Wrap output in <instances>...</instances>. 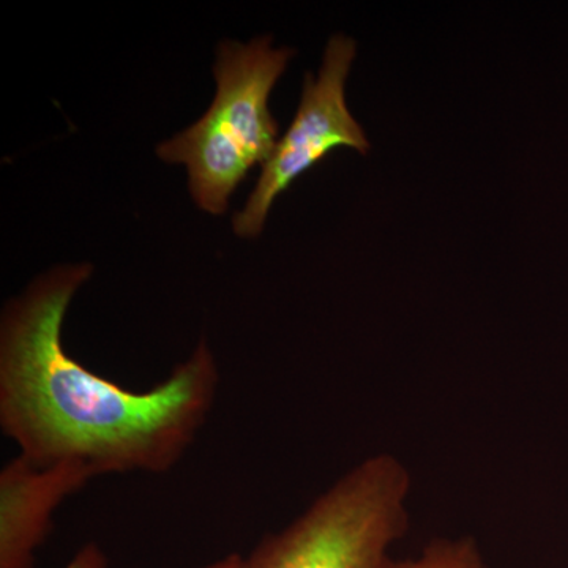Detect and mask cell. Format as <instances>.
I'll return each instance as SVG.
<instances>
[{
    "mask_svg": "<svg viewBox=\"0 0 568 568\" xmlns=\"http://www.w3.org/2000/svg\"><path fill=\"white\" fill-rule=\"evenodd\" d=\"M106 552L95 541L82 545L63 568H108Z\"/></svg>",
    "mask_w": 568,
    "mask_h": 568,
    "instance_id": "52a82bcc",
    "label": "cell"
},
{
    "mask_svg": "<svg viewBox=\"0 0 568 568\" xmlns=\"http://www.w3.org/2000/svg\"><path fill=\"white\" fill-rule=\"evenodd\" d=\"M410 491L413 476L402 459L372 455L234 568H387L409 530Z\"/></svg>",
    "mask_w": 568,
    "mask_h": 568,
    "instance_id": "3957f363",
    "label": "cell"
},
{
    "mask_svg": "<svg viewBox=\"0 0 568 568\" xmlns=\"http://www.w3.org/2000/svg\"><path fill=\"white\" fill-rule=\"evenodd\" d=\"M293 55L291 48L272 47L268 36L246 44L220 43L211 106L192 126L156 148L163 162L186 168L190 193L201 211L223 215L231 194L274 152L280 126L268 99Z\"/></svg>",
    "mask_w": 568,
    "mask_h": 568,
    "instance_id": "7a4b0ae2",
    "label": "cell"
},
{
    "mask_svg": "<svg viewBox=\"0 0 568 568\" xmlns=\"http://www.w3.org/2000/svg\"><path fill=\"white\" fill-rule=\"evenodd\" d=\"M92 478L80 466L10 459L0 470V568H33L55 510Z\"/></svg>",
    "mask_w": 568,
    "mask_h": 568,
    "instance_id": "5b68a950",
    "label": "cell"
},
{
    "mask_svg": "<svg viewBox=\"0 0 568 568\" xmlns=\"http://www.w3.org/2000/svg\"><path fill=\"white\" fill-rule=\"evenodd\" d=\"M354 58V40L334 36L325 47L317 78L306 73L293 123L263 164V173L244 209L234 215L233 227L239 237L253 239L263 233L276 197L332 151H368L364 129L346 103V81Z\"/></svg>",
    "mask_w": 568,
    "mask_h": 568,
    "instance_id": "277c9868",
    "label": "cell"
},
{
    "mask_svg": "<svg viewBox=\"0 0 568 568\" xmlns=\"http://www.w3.org/2000/svg\"><path fill=\"white\" fill-rule=\"evenodd\" d=\"M92 265L67 264L33 280L0 321V428L40 465H73L93 477L164 474L211 416L220 372L201 339L148 390H130L67 354L62 327Z\"/></svg>",
    "mask_w": 568,
    "mask_h": 568,
    "instance_id": "6da1fadb",
    "label": "cell"
},
{
    "mask_svg": "<svg viewBox=\"0 0 568 568\" xmlns=\"http://www.w3.org/2000/svg\"><path fill=\"white\" fill-rule=\"evenodd\" d=\"M239 559H241L239 552H230V555L223 556V558L212 560V562L196 568H234L237 566Z\"/></svg>",
    "mask_w": 568,
    "mask_h": 568,
    "instance_id": "ba28073f",
    "label": "cell"
},
{
    "mask_svg": "<svg viewBox=\"0 0 568 568\" xmlns=\"http://www.w3.org/2000/svg\"><path fill=\"white\" fill-rule=\"evenodd\" d=\"M387 568H489L474 537L433 538L417 556L392 560Z\"/></svg>",
    "mask_w": 568,
    "mask_h": 568,
    "instance_id": "8992f818",
    "label": "cell"
}]
</instances>
